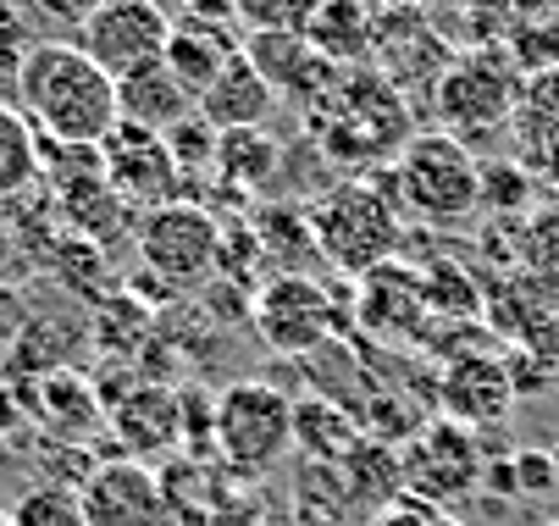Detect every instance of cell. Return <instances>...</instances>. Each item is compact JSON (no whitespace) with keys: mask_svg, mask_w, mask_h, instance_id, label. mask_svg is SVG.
Returning a JSON list of instances; mask_svg holds the SVG:
<instances>
[{"mask_svg":"<svg viewBox=\"0 0 559 526\" xmlns=\"http://www.w3.org/2000/svg\"><path fill=\"white\" fill-rule=\"evenodd\" d=\"M34 183H39V128L12 100H0V205L28 194Z\"/></svg>","mask_w":559,"mask_h":526,"instance_id":"26","label":"cell"},{"mask_svg":"<svg viewBox=\"0 0 559 526\" xmlns=\"http://www.w3.org/2000/svg\"><path fill=\"white\" fill-rule=\"evenodd\" d=\"M543 306H559V194H548L521 228H515V272Z\"/></svg>","mask_w":559,"mask_h":526,"instance_id":"22","label":"cell"},{"mask_svg":"<svg viewBox=\"0 0 559 526\" xmlns=\"http://www.w3.org/2000/svg\"><path fill=\"white\" fill-rule=\"evenodd\" d=\"M238 45H245V34L227 28V23H200V17H178L173 23V39H167V67H173V79L200 100L222 72L227 61L238 56Z\"/></svg>","mask_w":559,"mask_h":526,"instance_id":"18","label":"cell"},{"mask_svg":"<svg viewBox=\"0 0 559 526\" xmlns=\"http://www.w3.org/2000/svg\"><path fill=\"white\" fill-rule=\"evenodd\" d=\"M405 7H416V12H427V17H438V12H460V0H405Z\"/></svg>","mask_w":559,"mask_h":526,"instance_id":"39","label":"cell"},{"mask_svg":"<svg viewBox=\"0 0 559 526\" xmlns=\"http://www.w3.org/2000/svg\"><path fill=\"white\" fill-rule=\"evenodd\" d=\"M255 327L277 355H316L338 333V306H333V294L322 283H310L299 272H283L255 299Z\"/></svg>","mask_w":559,"mask_h":526,"instance_id":"11","label":"cell"},{"mask_svg":"<svg viewBox=\"0 0 559 526\" xmlns=\"http://www.w3.org/2000/svg\"><path fill=\"white\" fill-rule=\"evenodd\" d=\"M554 461H548V449H521L515 455V493L521 499H543L554 488Z\"/></svg>","mask_w":559,"mask_h":526,"instance_id":"34","label":"cell"},{"mask_svg":"<svg viewBox=\"0 0 559 526\" xmlns=\"http://www.w3.org/2000/svg\"><path fill=\"white\" fill-rule=\"evenodd\" d=\"M548 461H554V477H559V443H554V449H548Z\"/></svg>","mask_w":559,"mask_h":526,"instance_id":"42","label":"cell"},{"mask_svg":"<svg viewBox=\"0 0 559 526\" xmlns=\"http://www.w3.org/2000/svg\"><path fill=\"white\" fill-rule=\"evenodd\" d=\"M173 23L178 17L162 7V0H100V12L72 39L84 45V56L106 72V79H128V72L167 56Z\"/></svg>","mask_w":559,"mask_h":526,"instance_id":"10","label":"cell"},{"mask_svg":"<svg viewBox=\"0 0 559 526\" xmlns=\"http://www.w3.org/2000/svg\"><path fill=\"white\" fill-rule=\"evenodd\" d=\"M454 56H460V45H454V34L438 28V17L405 7V0H388V7H377L371 72H377V79H382L399 100H405V106H416V100L432 106V95H438V84H443V72H449Z\"/></svg>","mask_w":559,"mask_h":526,"instance_id":"7","label":"cell"},{"mask_svg":"<svg viewBox=\"0 0 559 526\" xmlns=\"http://www.w3.org/2000/svg\"><path fill=\"white\" fill-rule=\"evenodd\" d=\"M84 526H162L167 521V488L144 461H100L78 482Z\"/></svg>","mask_w":559,"mask_h":526,"instance_id":"12","label":"cell"},{"mask_svg":"<svg viewBox=\"0 0 559 526\" xmlns=\"http://www.w3.org/2000/svg\"><path fill=\"white\" fill-rule=\"evenodd\" d=\"M399 466H405V493H416V499H427V504L443 510V504H460L465 493L483 488L488 455H483V443H476L471 427L438 416V421H427L405 443Z\"/></svg>","mask_w":559,"mask_h":526,"instance_id":"9","label":"cell"},{"mask_svg":"<svg viewBox=\"0 0 559 526\" xmlns=\"http://www.w3.org/2000/svg\"><path fill=\"white\" fill-rule=\"evenodd\" d=\"M28 7L45 17V23H56V28H84L95 12H100V0H28Z\"/></svg>","mask_w":559,"mask_h":526,"instance_id":"35","label":"cell"},{"mask_svg":"<svg viewBox=\"0 0 559 526\" xmlns=\"http://www.w3.org/2000/svg\"><path fill=\"white\" fill-rule=\"evenodd\" d=\"M133 239H139V261H144L150 277H162L173 288H194V283H205L222 266V239L227 234H222V222L205 205L173 200V205L144 211Z\"/></svg>","mask_w":559,"mask_h":526,"instance_id":"8","label":"cell"},{"mask_svg":"<svg viewBox=\"0 0 559 526\" xmlns=\"http://www.w3.org/2000/svg\"><path fill=\"white\" fill-rule=\"evenodd\" d=\"M421 294H427V311H432L438 322H454V316L476 322V316L488 311V294L476 288V277H471L460 261H432V266H421Z\"/></svg>","mask_w":559,"mask_h":526,"instance_id":"28","label":"cell"},{"mask_svg":"<svg viewBox=\"0 0 559 526\" xmlns=\"http://www.w3.org/2000/svg\"><path fill=\"white\" fill-rule=\"evenodd\" d=\"M117 438L128 443V461H155L183 438V399L173 388H133L117 405Z\"/></svg>","mask_w":559,"mask_h":526,"instance_id":"20","label":"cell"},{"mask_svg":"<svg viewBox=\"0 0 559 526\" xmlns=\"http://www.w3.org/2000/svg\"><path fill=\"white\" fill-rule=\"evenodd\" d=\"M483 482H488L493 493H504V499H521V493H515V455H499V461H488Z\"/></svg>","mask_w":559,"mask_h":526,"instance_id":"38","label":"cell"},{"mask_svg":"<svg viewBox=\"0 0 559 526\" xmlns=\"http://www.w3.org/2000/svg\"><path fill=\"white\" fill-rule=\"evenodd\" d=\"M322 0H238V28L245 34H305Z\"/></svg>","mask_w":559,"mask_h":526,"instance_id":"32","label":"cell"},{"mask_svg":"<svg viewBox=\"0 0 559 526\" xmlns=\"http://www.w3.org/2000/svg\"><path fill=\"white\" fill-rule=\"evenodd\" d=\"M537 194H543V183H537L515 156H504V162H483V211L510 216V222H515V216L526 222V216L543 205Z\"/></svg>","mask_w":559,"mask_h":526,"instance_id":"29","label":"cell"},{"mask_svg":"<svg viewBox=\"0 0 559 526\" xmlns=\"http://www.w3.org/2000/svg\"><path fill=\"white\" fill-rule=\"evenodd\" d=\"M200 100L173 79V67L167 61H150L139 72H128V79H117V117L128 128H144L155 139H167L183 117H194Z\"/></svg>","mask_w":559,"mask_h":526,"instance_id":"16","label":"cell"},{"mask_svg":"<svg viewBox=\"0 0 559 526\" xmlns=\"http://www.w3.org/2000/svg\"><path fill=\"white\" fill-rule=\"evenodd\" d=\"M521 89H526V72L504 50H460L432 95V117L443 133L476 144L515 122Z\"/></svg>","mask_w":559,"mask_h":526,"instance_id":"5","label":"cell"},{"mask_svg":"<svg viewBox=\"0 0 559 526\" xmlns=\"http://www.w3.org/2000/svg\"><path fill=\"white\" fill-rule=\"evenodd\" d=\"M515 12H521V0H460L454 45L460 50H504Z\"/></svg>","mask_w":559,"mask_h":526,"instance_id":"30","label":"cell"},{"mask_svg":"<svg viewBox=\"0 0 559 526\" xmlns=\"http://www.w3.org/2000/svg\"><path fill=\"white\" fill-rule=\"evenodd\" d=\"M510 139H515V162L543 189L559 194V67L554 72H532L526 79L515 122H510Z\"/></svg>","mask_w":559,"mask_h":526,"instance_id":"15","label":"cell"},{"mask_svg":"<svg viewBox=\"0 0 559 526\" xmlns=\"http://www.w3.org/2000/svg\"><path fill=\"white\" fill-rule=\"evenodd\" d=\"M100 156H106V183H111L133 211H139V205H144V211L173 205L178 189H183V172H178V162H173L167 139H155V133H144V128L117 122L111 139L100 144Z\"/></svg>","mask_w":559,"mask_h":526,"instance_id":"13","label":"cell"},{"mask_svg":"<svg viewBox=\"0 0 559 526\" xmlns=\"http://www.w3.org/2000/svg\"><path fill=\"white\" fill-rule=\"evenodd\" d=\"M310 239H316V255H328L338 272L349 277H366L371 266H388L399 261V244H405V211L393 205L382 172L377 178H349L338 183L333 194H322L310 211Z\"/></svg>","mask_w":559,"mask_h":526,"instance_id":"3","label":"cell"},{"mask_svg":"<svg viewBox=\"0 0 559 526\" xmlns=\"http://www.w3.org/2000/svg\"><path fill=\"white\" fill-rule=\"evenodd\" d=\"M12 521H17V526H84V504H78V488L34 482V488L17 493Z\"/></svg>","mask_w":559,"mask_h":526,"instance_id":"31","label":"cell"},{"mask_svg":"<svg viewBox=\"0 0 559 526\" xmlns=\"http://www.w3.org/2000/svg\"><path fill=\"white\" fill-rule=\"evenodd\" d=\"M371 7H388V0H371Z\"/></svg>","mask_w":559,"mask_h":526,"instance_id":"44","label":"cell"},{"mask_svg":"<svg viewBox=\"0 0 559 526\" xmlns=\"http://www.w3.org/2000/svg\"><path fill=\"white\" fill-rule=\"evenodd\" d=\"M322 122H316V139H322V156L360 167V162H382L399 156L411 144V117L405 100H399L371 67H344L338 84L328 89V100L316 106Z\"/></svg>","mask_w":559,"mask_h":526,"instance_id":"4","label":"cell"},{"mask_svg":"<svg viewBox=\"0 0 559 526\" xmlns=\"http://www.w3.org/2000/svg\"><path fill=\"white\" fill-rule=\"evenodd\" d=\"M382 183L393 194V205L405 211V222L421 228H465L483 211V162L471 156V144L443 133V128H421L411 133V144L382 167Z\"/></svg>","mask_w":559,"mask_h":526,"instance_id":"2","label":"cell"},{"mask_svg":"<svg viewBox=\"0 0 559 526\" xmlns=\"http://www.w3.org/2000/svg\"><path fill=\"white\" fill-rule=\"evenodd\" d=\"M504 56L526 72V79L559 67V0H521L510 39H504Z\"/></svg>","mask_w":559,"mask_h":526,"instance_id":"25","label":"cell"},{"mask_svg":"<svg viewBox=\"0 0 559 526\" xmlns=\"http://www.w3.org/2000/svg\"><path fill=\"white\" fill-rule=\"evenodd\" d=\"M515 378H510V360L504 355H488V349H465L443 366L438 378V405L449 421L460 427H493L510 416L515 405Z\"/></svg>","mask_w":559,"mask_h":526,"instance_id":"14","label":"cell"},{"mask_svg":"<svg viewBox=\"0 0 559 526\" xmlns=\"http://www.w3.org/2000/svg\"><path fill=\"white\" fill-rule=\"evenodd\" d=\"M432 515H438V504H427V499H416V493H399L371 526H432Z\"/></svg>","mask_w":559,"mask_h":526,"instance_id":"36","label":"cell"},{"mask_svg":"<svg viewBox=\"0 0 559 526\" xmlns=\"http://www.w3.org/2000/svg\"><path fill=\"white\" fill-rule=\"evenodd\" d=\"M7 239H12V234H7V216H0V261H7V250H12Z\"/></svg>","mask_w":559,"mask_h":526,"instance_id":"41","label":"cell"},{"mask_svg":"<svg viewBox=\"0 0 559 526\" xmlns=\"http://www.w3.org/2000/svg\"><path fill=\"white\" fill-rule=\"evenodd\" d=\"M360 421L355 410L322 399V394H310L294 405V449H305L310 461H322V466H344L355 449H360Z\"/></svg>","mask_w":559,"mask_h":526,"instance_id":"24","label":"cell"},{"mask_svg":"<svg viewBox=\"0 0 559 526\" xmlns=\"http://www.w3.org/2000/svg\"><path fill=\"white\" fill-rule=\"evenodd\" d=\"M277 111V89L255 72V61L238 50L227 61V72L200 95V117L216 133H245V128H266V117Z\"/></svg>","mask_w":559,"mask_h":526,"instance_id":"19","label":"cell"},{"mask_svg":"<svg viewBox=\"0 0 559 526\" xmlns=\"http://www.w3.org/2000/svg\"><path fill=\"white\" fill-rule=\"evenodd\" d=\"M39 139L56 144H106L117 117V79L84 56L78 39H34L17 72V100H12Z\"/></svg>","mask_w":559,"mask_h":526,"instance_id":"1","label":"cell"},{"mask_svg":"<svg viewBox=\"0 0 559 526\" xmlns=\"http://www.w3.org/2000/svg\"><path fill=\"white\" fill-rule=\"evenodd\" d=\"M216 144H222V133H216L200 111L183 117V122L167 133V150H173V162H178L183 178H194V172H216Z\"/></svg>","mask_w":559,"mask_h":526,"instance_id":"33","label":"cell"},{"mask_svg":"<svg viewBox=\"0 0 559 526\" xmlns=\"http://www.w3.org/2000/svg\"><path fill=\"white\" fill-rule=\"evenodd\" d=\"M366 333H421L427 311V294H421V272H411L405 261H388L371 266L360 277V306H355Z\"/></svg>","mask_w":559,"mask_h":526,"instance_id":"17","label":"cell"},{"mask_svg":"<svg viewBox=\"0 0 559 526\" xmlns=\"http://www.w3.org/2000/svg\"><path fill=\"white\" fill-rule=\"evenodd\" d=\"M0 526H17V521H12V510H0Z\"/></svg>","mask_w":559,"mask_h":526,"instance_id":"43","label":"cell"},{"mask_svg":"<svg viewBox=\"0 0 559 526\" xmlns=\"http://www.w3.org/2000/svg\"><path fill=\"white\" fill-rule=\"evenodd\" d=\"M56 205H61V216H67V228H72L78 239H90V244H111L128 222H133V205L106 183V172L56 189Z\"/></svg>","mask_w":559,"mask_h":526,"instance_id":"23","label":"cell"},{"mask_svg":"<svg viewBox=\"0 0 559 526\" xmlns=\"http://www.w3.org/2000/svg\"><path fill=\"white\" fill-rule=\"evenodd\" d=\"M283 167V150L266 139V128H245V133H222L216 144V172L233 189H266Z\"/></svg>","mask_w":559,"mask_h":526,"instance_id":"27","label":"cell"},{"mask_svg":"<svg viewBox=\"0 0 559 526\" xmlns=\"http://www.w3.org/2000/svg\"><path fill=\"white\" fill-rule=\"evenodd\" d=\"M310 50L333 67H371L377 45V7L371 0H322L305 28Z\"/></svg>","mask_w":559,"mask_h":526,"instance_id":"21","label":"cell"},{"mask_svg":"<svg viewBox=\"0 0 559 526\" xmlns=\"http://www.w3.org/2000/svg\"><path fill=\"white\" fill-rule=\"evenodd\" d=\"M432 526H465V521H460V515H449V510H438V515H432Z\"/></svg>","mask_w":559,"mask_h":526,"instance_id":"40","label":"cell"},{"mask_svg":"<svg viewBox=\"0 0 559 526\" xmlns=\"http://www.w3.org/2000/svg\"><path fill=\"white\" fill-rule=\"evenodd\" d=\"M183 17H200V23H227V28H238V0H183Z\"/></svg>","mask_w":559,"mask_h":526,"instance_id":"37","label":"cell"},{"mask_svg":"<svg viewBox=\"0 0 559 526\" xmlns=\"http://www.w3.org/2000/svg\"><path fill=\"white\" fill-rule=\"evenodd\" d=\"M548 526H559V521H548Z\"/></svg>","mask_w":559,"mask_h":526,"instance_id":"45","label":"cell"},{"mask_svg":"<svg viewBox=\"0 0 559 526\" xmlns=\"http://www.w3.org/2000/svg\"><path fill=\"white\" fill-rule=\"evenodd\" d=\"M211 449L233 471H272L294 449V399L277 383H233L211 405Z\"/></svg>","mask_w":559,"mask_h":526,"instance_id":"6","label":"cell"}]
</instances>
